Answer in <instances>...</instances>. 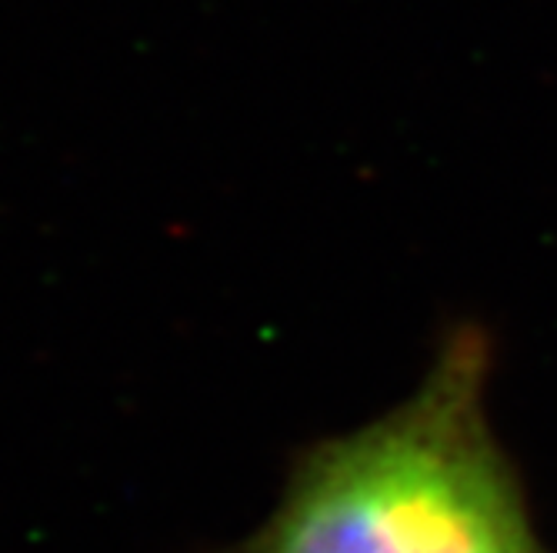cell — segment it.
I'll return each mask as SVG.
<instances>
[{"label":"cell","mask_w":557,"mask_h":553,"mask_svg":"<svg viewBox=\"0 0 557 553\" xmlns=\"http://www.w3.org/2000/svg\"><path fill=\"white\" fill-rule=\"evenodd\" d=\"M494 343L454 324L381 417L294 450L268 520L214 553H554L491 427Z\"/></svg>","instance_id":"1"}]
</instances>
